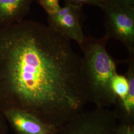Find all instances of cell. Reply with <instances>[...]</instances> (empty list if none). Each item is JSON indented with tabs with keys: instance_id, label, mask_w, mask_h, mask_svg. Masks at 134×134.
I'll list each match as a JSON object with an SVG mask.
<instances>
[{
	"instance_id": "cell-1",
	"label": "cell",
	"mask_w": 134,
	"mask_h": 134,
	"mask_svg": "<svg viewBox=\"0 0 134 134\" xmlns=\"http://www.w3.org/2000/svg\"><path fill=\"white\" fill-rule=\"evenodd\" d=\"M88 103L82 58L70 40L42 23L0 27V113L19 110L56 127Z\"/></svg>"
},
{
	"instance_id": "cell-14",
	"label": "cell",
	"mask_w": 134,
	"mask_h": 134,
	"mask_svg": "<svg viewBox=\"0 0 134 134\" xmlns=\"http://www.w3.org/2000/svg\"><path fill=\"white\" fill-rule=\"evenodd\" d=\"M8 128L7 122L5 117L0 113V134H7Z\"/></svg>"
},
{
	"instance_id": "cell-3",
	"label": "cell",
	"mask_w": 134,
	"mask_h": 134,
	"mask_svg": "<svg viewBox=\"0 0 134 134\" xmlns=\"http://www.w3.org/2000/svg\"><path fill=\"white\" fill-rule=\"evenodd\" d=\"M56 134H121L113 110L96 108L82 111L58 128Z\"/></svg>"
},
{
	"instance_id": "cell-12",
	"label": "cell",
	"mask_w": 134,
	"mask_h": 134,
	"mask_svg": "<svg viewBox=\"0 0 134 134\" xmlns=\"http://www.w3.org/2000/svg\"><path fill=\"white\" fill-rule=\"evenodd\" d=\"M111 5L134 8V0H110Z\"/></svg>"
},
{
	"instance_id": "cell-6",
	"label": "cell",
	"mask_w": 134,
	"mask_h": 134,
	"mask_svg": "<svg viewBox=\"0 0 134 134\" xmlns=\"http://www.w3.org/2000/svg\"><path fill=\"white\" fill-rule=\"evenodd\" d=\"M3 115L15 134H56L57 131V127L25 111L8 110Z\"/></svg>"
},
{
	"instance_id": "cell-10",
	"label": "cell",
	"mask_w": 134,
	"mask_h": 134,
	"mask_svg": "<svg viewBox=\"0 0 134 134\" xmlns=\"http://www.w3.org/2000/svg\"><path fill=\"white\" fill-rule=\"evenodd\" d=\"M40 5L47 15L52 14L61 7L60 2L61 0H34Z\"/></svg>"
},
{
	"instance_id": "cell-7",
	"label": "cell",
	"mask_w": 134,
	"mask_h": 134,
	"mask_svg": "<svg viewBox=\"0 0 134 134\" xmlns=\"http://www.w3.org/2000/svg\"><path fill=\"white\" fill-rule=\"evenodd\" d=\"M34 0H0V27L24 20Z\"/></svg>"
},
{
	"instance_id": "cell-9",
	"label": "cell",
	"mask_w": 134,
	"mask_h": 134,
	"mask_svg": "<svg viewBox=\"0 0 134 134\" xmlns=\"http://www.w3.org/2000/svg\"><path fill=\"white\" fill-rule=\"evenodd\" d=\"M111 87L116 97L114 105L119 106L122 105L128 94L129 88V82L126 75H120L117 72L112 80Z\"/></svg>"
},
{
	"instance_id": "cell-5",
	"label": "cell",
	"mask_w": 134,
	"mask_h": 134,
	"mask_svg": "<svg viewBox=\"0 0 134 134\" xmlns=\"http://www.w3.org/2000/svg\"><path fill=\"white\" fill-rule=\"evenodd\" d=\"M82 6L65 1L57 12L48 15V26L81 45L86 36L81 26Z\"/></svg>"
},
{
	"instance_id": "cell-11",
	"label": "cell",
	"mask_w": 134,
	"mask_h": 134,
	"mask_svg": "<svg viewBox=\"0 0 134 134\" xmlns=\"http://www.w3.org/2000/svg\"><path fill=\"white\" fill-rule=\"evenodd\" d=\"M77 5H91L96 6L101 9L102 10L111 5L110 0H65Z\"/></svg>"
},
{
	"instance_id": "cell-13",
	"label": "cell",
	"mask_w": 134,
	"mask_h": 134,
	"mask_svg": "<svg viewBox=\"0 0 134 134\" xmlns=\"http://www.w3.org/2000/svg\"><path fill=\"white\" fill-rule=\"evenodd\" d=\"M119 125L121 134H134V124L119 123Z\"/></svg>"
},
{
	"instance_id": "cell-4",
	"label": "cell",
	"mask_w": 134,
	"mask_h": 134,
	"mask_svg": "<svg viewBox=\"0 0 134 134\" xmlns=\"http://www.w3.org/2000/svg\"><path fill=\"white\" fill-rule=\"evenodd\" d=\"M106 35L118 40L134 56V8L110 5L103 10Z\"/></svg>"
},
{
	"instance_id": "cell-8",
	"label": "cell",
	"mask_w": 134,
	"mask_h": 134,
	"mask_svg": "<svg viewBox=\"0 0 134 134\" xmlns=\"http://www.w3.org/2000/svg\"><path fill=\"white\" fill-rule=\"evenodd\" d=\"M128 67L126 74L129 82V91L124 103L115 106L113 110L120 123L134 124V56L127 59Z\"/></svg>"
},
{
	"instance_id": "cell-2",
	"label": "cell",
	"mask_w": 134,
	"mask_h": 134,
	"mask_svg": "<svg viewBox=\"0 0 134 134\" xmlns=\"http://www.w3.org/2000/svg\"><path fill=\"white\" fill-rule=\"evenodd\" d=\"M109 40L106 35L100 38L86 36L79 45L83 54L82 71L87 101L98 108L115 105L116 97L112 80L117 73V65L128 61L115 60L108 53L106 45Z\"/></svg>"
}]
</instances>
